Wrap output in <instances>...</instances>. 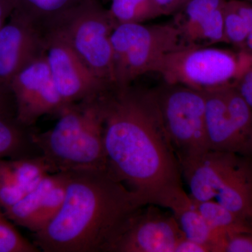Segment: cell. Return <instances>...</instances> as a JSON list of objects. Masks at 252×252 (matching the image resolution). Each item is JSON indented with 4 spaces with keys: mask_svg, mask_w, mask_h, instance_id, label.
Masks as SVG:
<instances>
[{
    "mask_svg": "<svg viewBox=\"0 0 252 252\" xmlns=\"http://www.w3.org/2000/svg\"><path fill=\"white\" fill-rule=\"evenodd\" d=\"M99 99L109 168L142 203L166 207L185 190L155 89L114 84Z\"/></svg>",
    "mask_w": 252,
    "mask_h": 252,
    "instance_id": "obj_1",
    "label": "cell"
},
{
    "mask_svg": "<svg viewBox=\"0 0 252 252\" xmlns=\"http://www.w3.org/2000/svg\"><path fill=\"white\" fill-rule=\"evenodd\" d=\"M64 172V204L34 233L35 245L46 252H104L126 217L145 204L109 167Z\"/></svg>",
    "mask_w": 252,
    "mask_h": 252,
    "instance_id": "obj_2",
    "label": "cell"
},
{
    "mask_svg": "<svg viewBox=\"0 0 252 252\" xmlns=\"http://www.w3.org/2000/svg\"><path fill=\"white\" fill-rule=\"evenodd\" d=\"M99 96L68 104L53 128L34 132L36 146L55 173L108 168Z\"/></svg>",
    "mask_w": 252,
    "mask_h": 252,
    "instance_id": "obj_3",
    "label": "cell"
},
{
    "mask_svg": "<svg viewBox=\"0 0 252 252\" xmlns=\"http://www.w3.org/2000/svg\"><path fill=\"white\" fill-rule=\"evenodd\" d=\"M252 61L243 51L215 47H186L166 55L157 69L164 81L203 93L235 86Z\"/></svg>",
    "mask_w": 252,
    "mask_h": 252,
    "instance_id": "obj_4",
    "label": "cell"
},
{
    "mask_svg": "<svg viewBox=\"0 0 252 252\" xmlns=\"http://www.w3.org/2000/svg\"><path fill=\"white\" fill-rule=\"evenodd\" d=\"M114 82L124 86L149 72H156L166 55L186 48L172 23L118 25L111 35Z\"/></svg>",
    "mask_w": 252,
    "mask_h": 252,
    "instance_id": "obj_5",
    "label": "cell"
},
{
    "mask_svg": "<svg viewBox=\"0 0 252 252\" xmlns=\"http://www.w3.org/2000/svg\"><path fill=\"white\" fill-rule=\"evenodd\" d=\"M155 91L164 126L180 165L207 152L205 93L166 82L155 88Z\"/></svg>",
    "mask_w": 252,
    "mask_h": 252,
    "instance_id": "obj_6",
    "label": "cell"
},
{
    "mask_svg": "<svg viewBox=\"0 0 252 252\" xmlns=\"http://www.w3.org/2000/svg\"><path fill=\"white\" fill-rule=\"evenodd\" d=\"M115 27L108 9L99 0H87L69 12L53 31L64 38L99 79L114 85L111 35Z\"/></svg>",
    "mask_w": 252,
    "mask_h": 252,
    "instance_id": "obj_7",
    "label": "cell"
},
{
    "mask_svg": "<svg viewBox=\"0 0 252 252\" xmlns=\"http://www.w3.org/2000/svg\"><path fill=\"white\" fill-rule=\"evenodd\" d=\"M185 237L172 214L149 204L126 217L104 252H175Z\"/></svg>",
    "mask_w": 252,
    "mask_h": 252,
    "instance_id": "obj_8",
    "label": "cell"
},
{
    "mask_svg": "<svg viewBox=\"0 0 252 252\" xmlns=\"http://www.w3.org/2000/svg\"><path fill=\"white\" fill-rule=\"evenodd\" d=\"M44 53L56 88L67 104L98 97L112 86L99 79L57 31L45 33Z\"/></svg>",
    "mask_w": 252,
    "mask_h": 252,
    "instance_id": "obj_9",
    "label": "cell"
},
{
    "mask_svg": "<svg viewBox=\"0 0 252 252\" xmlns=\"http://www.w3.org/2000/svg\"><path fill=\"white\" fill-rule=\"evenodd\" d=\"M16 107V118L28 126L47 114L59 115L68 104L60 94L45 53L21 69L10 84Z\"/></svg>",
    "mask_w": 252,
    "mask_h": 252,
    "instance_id": "obj_10",
    "label": "cell"
},
{
    "mask_svg": "<svg viewBox=\"0 0 252 252\" xmlns=\"http://www.w3.org/2000/svg\"><path fill=\"white\" fill-rule=\"evenodd\" d=\"M45 49V33L14 10L0 30V84L10 88L15 76Z\"/></svg>",
    "mask_w": 252,
    "mask_h": 252,
    "instance_id": "obj_11",
    "label": "cell"
},
{
    "mask_svg": "<svg viewBox=\"0 0 252 252\" xmlns=\"http://www.w3.org/2000/svg\"><path fill=\"white\" fill-rule=\"evenodd\" d=\"M246 156L208 150L180 164L190 198L195 201L215 200L220 189L240 166Z\"/></svg>",
    "mask_w": 252,
    "mask_h": 252,
    "instance_id": "obj_12",
    "label": "cell"
},
{
    "mask_svg": "<svg viewBox=\"0 0 252 252\" xmlns=\"http://www.w3.org/2000/svg\"><path fill=\"white\" fill-rule=\"evenodd\" d=\"M227 0H189L174 15L172 23L185 47L225 42L223 9Z\"/></svg>",
    "mask_w": 252,
    "mask_h": 252,
    "instance_id": "obj_13",
    "label": "cell"
},
{
    "mask_svg": "<svg viewBox=\"0 0 252 252\" xmlns=\"http://www.w3.org/2000/svg\"><path fill=\"white\" fill-rule=\"evenodd\" d=\"M205 131L209 150L252 157V147L244 138L227 107L224 89L205 93Z\"/></svg>",
    "mask_w": 252,
    "mask_h": 252,
    "instance_id": "obj_14",
    "label": "cell"
},
{
    "mask_svg": "<svg viewBox=\"0 0 252 252\" xmlns=\"http://www.w3.org/2000/svg\"><path fill=\"white\" fill-rule=\"evenodd\" d=\"M185 238L206 245L212 252H224L228 236L215 230L194 205L190 195L185 193L167 205Z\"/></svg>",
    "mask_w": 252,
    "mask_h": 252,
    "instance_id": "obj_15",
    "label": "cell"
},
{
    "mask_svg": "<svg viewBox=\"0 0 252 252\" xmlns=\"http://www.w3.org/2000/svg\"><path fill=\"white\" fill-rule=\"evenodd\" d=\"M215 200L235 215L252 220V157H245Z\"/></svg>",
    "mask_w": 252,
    "mask_h": 252,
    "instance_id": "obj_16",
    "label": "cell"
},
{
    "mask_svg": "<svg viewBox=\"0 0 252 252\" xmlns=\"http://www.w3.org/2000/svg\"><path fill=\"white\" fill-rule=\"evenodd\" d=\"M34 132L32 126L25 125L16 117L0 116V160L41 155Z\"/></svg>",
    "mask_w": 252,
    "mask_h": 252,
    "instance_id": "obj_17",
    "label": "cell"
},
{
    "mask_svg": "<svg viewBox=\"0 0 252 252\" xmlns=\"http://www.w3.org/2000/svg\"><path fill=\"white\" fill-rule=\"evenodd\" d=\"M15 9L44 32L53 31L69 12L87 0H14Z\"/></svg>",
    "mask_w": 252,
    "mask_h": 252,
    "instance_id": "obj_18",
    "label": "cell"
},
{
    "mask_svg": "<svg viewBox=\"0 0 252 252\" xmlns=\"http://www.w3.org/2000/svg\"><path fill=\"white\" fill-rule=\"evenodd\" d=\"M60 172L49 174L40 185L26 193L12 207L4 210L6 217L18 225L31 230L46 194L57 183Z\"/></svg>",
    "mask_w": 252,
    "mask_h": 252,
    "instance_id": "obj_19",
    "label": "cell"
},
{
    "mask_svg": "<svg viewBox=\"0 0 252 252\" xmlns=\"http://www.w3.org/2000/svg\"><path fill=\"white\" fill-rule=\"evenodd\" d=\"M193 201L207 222L222 234L229 236L238 233H252V220L235 215L216 200Z\"/></svg>",
    "mask_w": 252,
    "mask_h": 252,
    "instance_id": "obj_20",
    "label": "cell"
},
{
    "mask_svg": "<svg viewBox=\"0 0 252 252\" xmlns=\"http://www.w3.org/2000/svg\"><path fill=\"white\" fill-rule=\"evenodd\" d=\"M108 11L115 26L144 23L163 16L155 0H112Z\"/></svg>",
    "mask_w": 252,
    "mask_h": 252,
    "instance_id": "obj_21",
    "label": "cell"
},
{
    "mask_svg": "<svg viewBox=\"0 0 252 252\" xmlns=\"http://www.w3.org/2000/svg\"><path fill=\"white\" fill-rule=\"evenodd\" d=\"M8 161L16 182L26 194L40 185L46 176L55 173L52 167L41 155Z\"/></svg>",
    "mask_w": 252,
    "mask_h": 252,
    "instance_id": "obj_22",
    "label": "cell"
},
{
    "mask_svg": "<svg viewBox=\"0 0 252 252\" xmlns=\"http://www.w3.org/2000/svg\"><path fill=\"white\" fill-rule=\"evenodd\" d=\"M60 178L56 185L46 194L40 210L34 220L31 231L35 233L44 228L61 211L66 196V176L60 172Z\"/></svg>",
    "mask_w": 252,
    "mask_h": 252,
    "instance_id": "obj_23",
    "label": "cell"
},
{
    "mask_svg": "<svg viewBox=\"0 0 252 252\" xmlns=\"http://www.w3.org/2000/svg\"><path fill=\"white\" fill-rule=\"evenodd\" d=\"M225 42L242 51L248 38V26L235 6L234 0H227L223 9Z\"/></svg>",
    "mask_w": 252,
    "mask_h": 252,
    "instance_id": "obj_24",
    "label": "cell"
},
{
    "mask_svg": "<svg viewBox=\"0 0 252 252\" xmlns=\"http://www.w3.org/2000/svg\"><path fill=\"white\" fill-rule=\"evenodd\" d=\"M4 215L0 219V252H37L39 249L20 234Z\"/></svg>",
    "mask_w": 252,
    "mask_h": 252,
    "instance_id": "obj_25",
    "label": "cell"
},
{
    "mask_svg": "<svg viewBox=\"0 0 252 252\" xmlns=\"http://www.w3.org/2000/svg\"><path fill=\"white\" fill-rule=\"evenodd\" d=\"M26 195L11 170L7 159L0 160V206L7 210Z\"/></svg>",
    "mask_w": 252,
    "mask_h": 252,
    "instance_id": "obj_26",
    "label": "cell"
},
{
    "mask_svg": "<svg viewBox=\"0 0 252 252\" xmlns=\"http://www.w3.org/2000/svg\"><path fill=\"white\" fill-rule=\"evenodd\" d=\"M224 252H252V233L229 235Z\"/></svg>",
    "mask_w": 252,
    "mask_h": 252,
    "instance_id": "obj_27",
    "label": "cell"
},
{
    "mask_svg": "<svg viewBox=\"0 0 252 252\" xmlns=\"http://www.w3.org/2000/svg\"><path fill=\"white\" fill-rule=\"evenodd\" d=\"M235 6L245 18L248 26V38L243 52L252 55V4L244 0H234Z\"/></svg>",
    "mask_w": 252,
    "mask_h": 252,
    "instance_id": "obj_28",
    "label": "cell"
},
{
    "mask_svg": "<svg viewBox=\"0 0 252 252\" xmlns=\"http://www.w3.org/2000/svg\"><path fill=\"white\" fill-rule=\"evenodd\" d=\"M0 116L16 117V107L11 88L0 84Z\"/></svg>",
    "mask_w": 252,
    "mask_h": 252,
    "instance_id": "obj_29",
    "label": "cell"
},
{
    "mask_svg": "<svg viewBox=\"0 0 252 252\" xmlns=\"http://www.w3.org/2000/svg\"><path fill=\"white\" fill-rule=\"evenodd\" d=\"M235 87L252 108V61L244 71Z\"/></svg>",
    "mask_w": 252,
    "mask_h": 252,
    "instance_id": "obj_30",
    "label": "cell"
},
{
    "mask_svg": "<svg viewBox=\"0 0 252 252\" xmlns=\"http://www.w3.org/2000/svg\"><path fill=\"white\" fill-rule=\"evenodd\" d=\"M175 252H212V250L203 244L185 237L177 243Z\"/></svg>",
    "mask_w": 252,
    "mask_h": 252,
    "instance_id": "obj_31",
    "label": "cell"
},
{
    "mask_svg": "<svg viewBox=\"0 0 252 252\" xmlns=\"http://www.w3.org/2000/svg\"><path fill=\"white\" fill-rule=\"evenodd\" d=\"M189 0H155L163 16H174Z\"/></svg>",
    "mask_w": 252,
    "mask_h": 252,
    "instance_id": "obj_32",
    "label": "cell"
},
{
    "mask_svg": "<svg viewBox=\"0 0 252 252\" xmlns=\"http://www.w3.org/2000/svg\"><path fill=\"white\" fill-rule=\"evenodd\" d=\"M15 9L14 0H0V30Z\"/></svg>",
    "mask_w": 252,
    "mask_h": 252,
    "instance_id": "obj_33",
    "label": "cell"
},
{
    "mask_svg": "<svg viewBox=\"0 0 252 252\" xmlns=\"http://www.w3.org/2000/svg\"><path fill=\"white\" fill-rule=\"evenodd\" d=\"M5 215L4 210H3L2 207L0 206V219L1 218V217H4Z\"/></svg>",
    "mask_w": 252,
    "mask_h": 252,
    "instance_id": "obj_34",
    "label": "cell"
},
{
    "mask_svg": "<svg viewBox=\"0 0 252 252\" xmlns=\"http://www.w3.org/2000/svg\"><path fill=\"white\" fill-rule=\"evenodd\" d=\"M244 1H248L250 4H252V0H244Z\"/></svg>",
    "mask_w": 252,
    "mask_h": 252,
    "instance_id": "obj_35",
    "label": "cell"
}]
</instances>
